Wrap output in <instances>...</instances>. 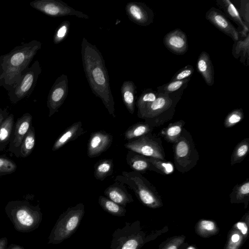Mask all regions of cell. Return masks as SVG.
<instances>
[{
	"instance_id": "obj_1",
	"label": "cell",
	"mask_w": 249,
	"mask_h": 249,
	"mask_svg": "<svg viewBox=\"0 0 249 249\" xmlns=\"http://www.w3.org/2000/svg\"><path fill=\"white\" fill-rule=\"evenodd\" d=\"M81 53L84 71L92 92L102 100L109 114L116 117L115 102L102 53L85 37L82 39Z\"/></svg>"
},
{
	"instance_id": "obj_2",
	"label": "cell",
	"mask_w": 249,
	"mask_h": 249,
	"mask_svg": "<svg viewBox=\"0 0 249 249\" xmlns=\"http://www.w3.org/2000/svg\"><path fill=\"white\" fill-rule=\"evenodd\" d=\"M184 90L172 93L158 92L156 99L137 113L138 117L154 129L160 127L173 119Z\"/></svg>"
},
{
	"instance_id": "obj_3",
	"label": "cell",
	"mask_w": 249,
	"mask_h": 249,
	"mask_svg": "<svg viewBox=\"0 0 249 249\" xmlns=\"http://www.w3.org/2000/svg\"><path fill=\"white\" fill-rule=\"evenodd\" d=\"M174 162L176 169L184 174L197 164L199 155L191 134L184 128L178 140L173 143Z\"/></svg>"
},
{
	"instance_id": "obj_4",
	"label": "cell",
	"mask_w": 249,
	"mask_h": 249,
	"mask_svg": "<svg viewBox=\"0 0 249 249\" xmlns=\"http://www.w3.org/2000/svg\"><path fill=\"white\" fill-rule=\"evenodd\" d=\"M115 181L127 186L144 204L152 206L157 203L156 188L141 173L123 171L116 177Z\"/></svg>"
},
{
	"instance_id": "obj_5",
	"label": "cell",
	"mask_w": 249,
	"mask_h": 249,
	"mask_svg": "<svg viewBox=\"0 0 249 249\" xmlns=\"http://www.w3.org/2000/svg\"><path fill=\"white\" fill-rule=\"evenodd\" d=\"M85 213V206L78 203L63 212L52 233L51 242L60 243L69 238L77 230Z\"/></svg>"
},
{
	"instance_id": "obj_6",
	"label": "cell",
	"mask_w": 249,
	"mask_h": 249,
	"mask_svg": "<svg viewBox=\"0 0 249 249\" xmlns=\"http://www.w3.org/2000/svg\"><path fill=\"white\" fill-rule=\"evenodd\" d=\"M124 146L128 150L146 157L166 160L161 138L159 135L152 132L134 140L128 141Z\"/></svg>"
},
{
	"instance_id": "obj_7",
	"label": "cell",
	"mask_w": 249,
	"mask_h": 249,
	"mask_svg": "<svg viewBox=\"0 0 249 249\" xmlns=\"http://www.w3.org/2000/svg\"><path fill=\"white\" fill-rule=\"evenodd\" d=\"M41 47V43L39 42L32 49L31 47L21 46V49L13 51L9 54L8 56H6L4 61V70L5 76L7 78L12 77L13 75V79H14V76L16 74L19 72V74L22 76V74L19 71L20 70L26 71V67L32 60V57L36 54L37 50Z\"/></svg>"
},
{
	"instance_id": "obj_8",
	"label": "cell",
	"mask_w": 249,
	"mask_h": 249,
	"mask_svg": "<svg viewBox=\"0 0 249 249\" xmlns=\"http://www.w3.org/2000/svg\"><path fill=\"white\" fill-rule=\"evenodd\" d=\"M41 72V69L37 61L31 68L27 69L15 89L8 93L12 103L16 104L31 93Z\"/></svg>"
},
{
	"instance_id": "obj_9",
	"label": "cell",
	"mask_w": 249,
	"mask_h": 249,
	"mask_svg": "<svg viewBox=\"0 0 249 249\" xmlns=\"http://www.w3.org/2000/svg\"><path fill=\"white\" fill-rule=\"evenodd\" d=\"M34 8L53 17L74 16L79 18L88 19V15L76 10L60 0H40L31 3Z\"/></svg>"
},
{
	"instance_id": "obj_10",
	"label": "cell",
	"mask_w": 249,
	"mask_h": 249,
	"mask_svg": "<svg viewBox=\"0 0 249 249\" xmlns=\"http://www.w3.org/2000/svg\"><path fill=\"white\" fill-rule=\"evenodd\" d=\"M68 78L62 74L55 81L48 95L47 105L49 109V117L58 111L64 103L68 94Z\"/></svg>"
},
{
	"instance_id": "obj_11",
	"label": "cell",
	"mask_w": 249,
	"mask_h": 249,
	"mask_svg": "<svg viewBox=\"0 0 249 249\" xmlns=\"http://www.w3.org/2000/svg\"><path fill=\"white\" fill-rule=\"evenodd\" d=\"M32 116L29 113L18 118L14 125L8 151L17 158L20 157V147L25 135L32 126Z\"/></svg>"
},
{
	"instance_id": "obj_12",
	"label": "cell",
	"mask_w": 249,
	"mask_h": 249,
	"mask_svg": "<svg viewBox=\"0 0 249 249\" xmlns=\"http://www.w3.org/2000/svg\"><path fill=\"white\" fill-rule=\"evenodd\" d=\"M205 18L217 29L230 37L233 41L239 39L240 35L237 29L220 9L215 7L211 8L206 12Z\"/></svg>"
},
{
	"instance_id": "obj_13",
	"label": "cell",
	"mask_w": 249,
	"mask_h": 249,
	"mask_svg": "<svg viewBox=\"0 0 249 249\" xmlns=\"http://www.w3.org/2000/svg\"><path fill=\"white\" fill-rule=\"evenodd\" d=\"M125 9L129 20L137 25L145 27L153 22L154 12L144 3L129 2L126 4Z\"/></svg>"
},
{
	"instance_id": "obj_14",
	"label": "cell",
	"mask_w": 249,
	"mask_h": 249,
	"mask_svg": "<svg viewBox=\"0 0 249 249\" xmlns=\"http://www.w3.org/2000/svg\"><path fill=\"white\" fill-rule=\"evenodd\" d=\"M113 141L111 134L104 130L91 133L88 144V156L90 158L97 157L107 151Z\"/></svg>"
},
{
	"instance_id": "obj_15",
	"label": "cell",
	"mask_w": 249,
	"mask_h": 249,
	"mask_svg": "<svg viewBox=\"0 0 249 249\" xmlns=\"http://www.w3.org/2000/svg\"><path fill=\"white\" fill-rule=\"evenodd\" d=\"M163 44L171 53L183 55L188 50V39L186 34L177 28L166 34L163 37Z\"/></svg>"
},
{
	"instance_id": "obj_16",
	"label": "cell",
	"mask_w": 249,
	"mask_h": 249,
	"mask_svg": "<svg viewBox=\"0 0 249 249\" xmlns=\"http://www.w3.org/2000/svg\"><path fill=\"white\" fill-rule=\"evenodd\" d=\"M216 4L222 10L223 13L228 18L233 21L238 27V31L241 38L249 34V26L242 20L237 8L229 0H217Z\"/></svg>"
},
{
	"instance_id": "obj_17",
	"label": "cell",
	"mask_w": 249,
	"mask_h": 249,
	"mask_svg": "<svg viewBox=\"0 0 249 249\" xmlns=\"http://www.w3.org/2000/svg\"><path fill=\"white\" fill-rule=\"evenodd\" d=\"M104 195L112 201L124 207L133 201L131 195L128 193L124 184L117 181L105 189Z\"/></svg>"
},
{
	"instance_id": "obj_18",
	"label": "cell",
	"mask_w": 249,
	"mask_h": 249,
	"mask_svg": "<svg viewBox=\"0 0 249 249\" xmlns=\"http://www.w3.org/2000/svg\"><path fill=\"white\" fill-rule=\"evenodd\" d=\"M126 161L133 171L141 173L150 171L159 174L158 170L150 162L148 157L138 153L128 150L126 156Z\"/></svg>"
},
{
	"instance_id": "obj_19",
	"label": "cell",
	"mask_w": 249,
	"mask_h": 249,
	"mask_svg": "<svg viewBox=\"0 0 249 249\" xmlns=\"http://www.w3.org/2000/svg\"><path fill=\"white\" fill-rule=\"evenodd\" d=\"M196 69L204 79L206 84L212 86L214 83V69L210 55L202 52L196 61Z\"/></svg>"
},
{
	"instance_id": "obj_20",
	"label": "cell",
	"mask_w": 249,
	"mask_h": 249,
	"mask_svg": "<svg viewBox=\"0 0 249 249\" xmlns=\"http://www.w3.org/2000/svg\"><path fill=\"white\" fill-rule=\"evenodd\" d=\"M84 133V130L81 121L73 123L57 138L53 144L52 150L55 151L58 150L69 142L77 139Z\"/></svg>"
},
{
	"instance_id": "obj_21",
	"label": "cell",
	"mask_w": 249,
	"mask_h": 249,
	"mask_svg": "<svg viewBox=\"0 0 249 249\" xmlns=\"http://www.w3.org/2000/svg\"><path fill=\"white\" fill-rule=\"evenodd\" d=\"M137 87L132 81H125L123 83L121 92L124 105L131 114H133L136 105Z\"/></svg>"
},
{
	"instance_id": "obj_22",
	"label": "cell",
	"mask_w": 249,
	"mask_h": 249,
	"mask_svg": "<svg viewBox=\"0 0 249 249\" xmlns=\"http://www.w3.org/2000/svg\"><path fill=\"white\" fill-rule=\"evenodd\" d=\"M231 53L233 56L239 59L246 66L249 65V34L245 37L234 41Z\"/></svg>"
},
{
	"instance_id": "obj_23",
	"label": "cell",
	"mask_w": 249,
	"mask_h": 249,
	"mask_svg": "<svg viewBox=\"0 0 249 249\" xmlns=\"http://www.w3.org/2000/svg\"><path fill=\"white\" fill-rule=\"evenodd\" d=\"M185 124L182 120L170 123L161 130L159 135L166 142L173 144L180 137Z\"/></svg>"
},
{
	"instance_id": "obj_24",
	"label": "cell",
	"mask_w": 249,
	"mask_h": 249,
	"mask_svg": "<svg viewBox=\"0 0 249 249\" xmlns=\"http://www.w3.org/2000/svg\"><path fill=\"white\" fill-rule=\"evenodd\" d=\"M14 115L9 114L0 126V152L5 150L9 144L14 125Z\"/></svg>"
},
{
	"instance_id": "obj_25",
	"label": "cell",
	"mask_w": 249,
	"mask_h": 249,
	"mask_svg": "<svg viewBox=\"0 0 249 249\" xmlns=\"http://www.w3.org/2000/svg\"><path fill=\"white\" fill-rule=\"evenodd\" d=\"M153 130L154 128L146 122H138L126 130L124 133V138L125 140L131 141L153 132Z\"/></svg>"
},
{
	"instance_id": "obj_26",
	"label": "cell",
	"mask_w": 249,
	"mask_h": 249,
	"mask_svg": "<svg viewBox=\"0 0 249 249\" xmlns=\"http://www.w3.org/2000/svg\"><path fill=\"white\" fill-rule=\"evenodd\" d=\"M113 167L112 159H104L99 160L94 166V178L97 180L103 181L106 178L113 174Z\"/></svg>"
},
{
	"instance_id": "obj_27",
	"label": "cell",
	"mask_w": 249,
	"mask_h": 249,
	"mask_svg": "<svg viewBox=\"0 0 249 249\" xmlns=\"http://www.w3.org/2000/svg\"><path fill=\"white\" fill-rule=\"evenodd\" d=\"M98 203L105 211L111 215L117 216L125 215L126 210L124 207L112 201L106 196H100Z\"/></svg>"
},
{
	"instance_id": "obj_28",
	"label": "cell",
	"mask_w": 249,
	"mask_h": 249,
	"mask_svg": "<svg viewBox=\"0 0 249 249\" xmlns=\"http://www.w3.org/2000/svg\"><path fill=\"white\" fill-rule=\"evenodd\" d=\"M36 144V134L35 128L31 126L23 139L20 147V157L26 158L33 151Z\"/></svg>"
},
{
	"instance_id": "obj_29",
	"label": "cell",
	"mask_w": 249,
	"mask_h": 249,
	"mask_svg": "<svg viewBox=\"0 0 249 249\" xmlns=\"http://www.w3.org/2000/svg\"><path fill=\"white\" fill-rule=\"evenodd\" d=\"M249 151V139L245 138L235 147L232 153L230 164L233 165L242 162Z\"/></svg>"
},
{
	"instance_id": "obj_30",
	"label": "cell",
	"mask_w": 249,
	"mask_h": 249,
	"mask_svg": "<svg viewBox=\"0 0 249 249\" xmlns=\"http://www.w3.org/2000/svg\"><path fill=\"white\" fill-rule=\"evenodd\" d=\"M191 78L182 80L170 81L157 88L158 93H172L184 90L187 87Z\"/></svg>"
},
{
	"instance_id": "obj_31",
	"label": "cell",
	"mask_w": 249,
	"mask_h": 249,
	"mask_svg": "<svg viewBox=\"0 0 249 249\" xmlns=\"http://www.w3.org/2000/svg\"><path fill=\"white\" fill-rule=\"evenodd\" d=\"M158 92L151 89H145L136 101L137 113L142 110L147 105L154 102L157 98Z\"/></svg>"
},
{
	"instance_id": "obj_32",
	"label": "cell",
	"mask_w": 249,
	"mask_h": 249,
	"mask_svg": "<svg viewBox=\"0 0 249 249\" xmlns=\"http://www.w3.org/2000/svg\"><path fill=\"white\" fill-rule=\"evenodd\" d=\"M151 163L158 170L160 174L169 175L174 171V166L170 162L166 160L148 157Z\"/></svg>"
},
{
	"instance_id": "obj_33",
	"label": "cell",
	"mask_w": 249,
	"mask_h": 249,
	"mask_svg": "<svg viewBox=\"0 0 249 249\" xmlns=\"http://www.w3.org/2000/svg\"><path fill=\"white\" fill-rule=\"evenodd\" d=\"M244 117L242 108H236L231 111L226 117L224 124L225 127L229 128L233 126L241 121Z\"/></svg>"
},
{
	"instance_id": "obj_34",
	"label": "cell",
	"mask_w": 249,
	"mask_h": 249,
	"mask_svg": "<svg viewBox=\"0 0 249 249\" xmlns=\"http://www.w3.org/2000/svg\"><path fill=\"white\" fill-rule=\"evenodd\" d=\"M70 27V22L65 20L61 22L56 29L53 38L54 44H57L61 42L67 36Z\"/></svg>"
},
{
	"instance_id": "obj_35",
	"label": "cell",
	"mask_w": 249,
	"mask_h": 249,
	"mask_svg": "<svg viewBox=\"0 0 249 249\" xmlns=\"http://www.w3.org/2000/svg\"><path fill=\"white\" fill-rule=\"evenodd\" d=\"M17 168V165L13 160L0 157V177L12 174L16 171Z\"/></svg>"
},
{
	"instance_id": "obj_36",
	"label": "cell",
	"mask_w": 249,
	"mask_h": 249,
	"mask_svg": "<svg viewBox=\"0 0 249 249\" xmlns=\"http://www.w3.org/2000/svg\"><path fill=\"white\" fill-rule=\"evenodd\" d=\"M194 71L193 66L187 65L176 72L170 81L182 80L190 78L193 75Z\"/></svg>"
},
{
	"instance_id": "obj_37",
	"label": "cell",
	"mask_w": 249,
	"mask_h": 249,
	"mask_svg": "<svg viewBox=\"0 0 249 249\" xmlns=\"http://www.w3.org/2000/svg\"><path fill=\"white\" fill-rule=\"evenodd\" d=\"M16 216L18 222L23 226H30L34 223L33 217L26 209H19L17 212Z\"/></svg>"
},
{
	"instance_id": "obj_38",
	"label": "cell",
	"mask_w": 249,
	"mask_h": 249,
	"mask_svg": "<svg viewBox=\"0 0 249 249\" xmlns=\"http://www.w3.org/2000/svg\"><path fill=\"white\" fill-rule=\"evenodd\" d=\"M238 12L245 24L249 27V0L239 1Z\"/></svg>"
},
{
	"instance_id": "obj_39",
	"label": "cell",
	"mask_w": 249,
	"mask_h": 249,
	"mask_svg": "<svg viewBox=\"0 0 249 249\" xmlns=\"http://www.w3.org/2000/svg\"><path fill=\"white\" fill-rule=\"evenodd\" d=\"M201 227L207 231H212L214 229V223L211 221L203 220L201 222Z\"/></svg>"
},
{
	"instance_id": "obj_40",
	"label": "cell",
	"mask_w": 249,
	"mask_h": 249,
	"mask_svg": "<svg viewBox=\"0 0 249 249\" xmlns=\"http://www.w3.org/2000/svg\"><path fill=\"white\" fill-rule=\"evenodd\" d=\"M237 228L242 231V233L245 234L247 232V227L246 224L242 222H238L237 224Z\"/></svg>"
},
{
	"instance_id": "obj_41",
	"label": "cell",
	"mask_w": 249,
	"mask_h": 249,
	"mask_svg": "<svg viewBox=\"0 0 249 249\" xmlns=\"http://www.w3.org/2000/svg\"><path fill=\"white\" fill-rule=\"evenodd\" d=\"M9 112L6 109L2 110L0 114V126L2 122L8 116Z\"/></svg>"
},
{
	"instance_id": "obj_42",
	"label": "cell",
	"mask_w": 249,
	"mask_h": 249,
	"mask_svg": "<svg viewBox=\"0 0 249 249\" xmlns=\"http://www.w3.org/2000/svg\"><path fill=\"white\" fill-rule=\"evenodd\" d=\"M239 240V235L237 234H234L232 236L231 240L233 242H236Z\"/></svg>"
},
{
	"instance_id": "obj_43",
	"label": "cell",
	"mask_w": 249,
	"mask_h": 249,
	"mask_svg": "<svg viewBox=\"0 0 249 249\" xmlns=\"http://www.w3.org/2000/svg\"><path fill=\"white\" fill-rule=\"evenodd\" d=\"M167 249H177V247L174 245H172L169 247Z\"/></svg>"
},
{
	"instance_id": "obj_44",
	"label": "cell",
	"mask_w": 249,
	"mask_h": 249,
	"mask_svg": "<svg viewBox=\"0 0 249 249\" xmlns=\"http://www.w3.org/2000/svg\"><path fill=\"white\" fill-rule=\"evenodd\" d=\"M187 249H195L193 247H190L188 248Z\"/></svg>"
},
{
	"instance_id": "obj_45",
	"label": "cell",
	"mask_w": 249,
	"mask_h": 249,
	"mask_svg": "<svg viewBox=\"0 0 249 249\" xmlns=\"http://www.w3.org/2000/svg\"><path fill=\"white\" fill-rule=\"evenodd\" d=\"M2 110L1 108H0V114L2 112Z\"/></svg>"
},
{
	"instance_id": "obj_46",
	"label": "cell",
	"mask_w": 249,
	"mask_h": 249,
	"mask_svg": "<svg viewBox=\"0 0 249 249\" xmlns=\"http://www.w3.org/2000/svg\"></svg>"
}]
</instances>
